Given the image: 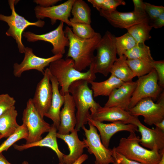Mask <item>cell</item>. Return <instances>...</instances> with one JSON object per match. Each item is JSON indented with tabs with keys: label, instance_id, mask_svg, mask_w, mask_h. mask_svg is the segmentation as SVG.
<instances>
[{
	"label": "cell",
	"instance_id": "6da1fadb",
	"mask_svg": "<svg viewBox=\"0 0 164 164\" xmlns=\"http://www.w3.org/2000/svg\"><path fill=\"white\" fill-rule=\"evenodd\" d=\"M64 32L69 41L67 58L70 57L74 62L75 68L82 72L91 63L94 56V53L101 36L96 32L92 38L81 39L73 33L68 26L66 27Z\"/></svg>",
	"mask_w": 164,
	"mask_h": 164
},
{
	"label": "cell",
	"instance_id": "7a4b0ae2",
	"mask_svg": "<svg viewBox=\"0 0 164 164\" xmlns=\"http://www.w3.org/2000/svg\"><path fill=\"white\" fill-rule=\"evenodd\" d=\"M49 66L50 73L56 78L61 87L60 92L63 96L69 92L70 85L75 81L83 80L89 83L94 81L96 78L95 74L89 69L86 72L76 70L74 62L71 58H60L52 62Z\"/></svg>",
	"mask_w": 164,
	"mask_h": 164
},
{
	"label": "cell",
	"instance_id": "3957f363",
	"mask_svg": "<svg viewBox=\"0 0 164 164\" xmlns=\"http://www.w3.org/2000/svg\"><path fill=\"white\" fill-rule=\"evenodd\" d=\"M88 82L83 80H76L70 85V94L76 108L77 123L75 129L77 131L88 123L90 109H96L101 105L94 99L93 92L88 86Z\"/></svg>",
	"mask_w": 164,
	"mask_h": 164
},
{
	"label": "cell",
	"instance_id": "277c9868",
	"mask_svg": "<svg viewBox=\"0 0 164 164\" xmlns=\"http://www.w3.org/2000/svg\"><path fill=\"white\" fill-rule=\"evenodd\" d=\"M130 133L127 138H121L118 146L113 148L115 151L128 159L142 164H158L164 149L159 151L157 147L152 150L145 149L139 145L140 137L135 132Z\"/></svg>",
	"mask_w": 164,
	"mask_h": 164
},
{
	"label": "cell",
	"instance_id": "5b68a950",
	"mask_svg": "<svg viewBox=\"0 0 164 164\" xmlns=\"http://www.w3.org/2000/svg\"><path fill=\"white\" fill-rule=\"evenodd\" d=\"M115 35L107 31L98 43L96 50L97 53L89 66L93 73H100L107 77L117 59Z\"/></svg>",
	"mask_w": 164,
	"mask_h": 164
},
{
	"label": "cell",
	"instance_id": "8992f818",
	"mask_svg": "<svg viewBox=\"0 0 164 164\" xmlns=\"http://www.w3.org/2000/svg\"><path fill=\"white\" fill-rule=\"evenodd\" d=\"M18 2L15 0H9L8 3L12 11L10 15L6 16L0 14V21L6 22L9 28L5 34L12 37L17 43L19 52L24 53L25 47L22 42V36L24 30L30 26H35L42 28L45 24L44 21L41 19L34 22H31L23 17L19 15L15 11V5Z\"/></svg>",
	"mask_w": 164,
	"mask_h": 164
},
{
	"label": "cell",
	"instance_id": "52a82bcc",
	"mask_svg": "<svg viewBox=\"0 0 164 164\" xmlns=\"http://www.w3.org/2000/svg\"><path fill=\"white\" fill-rule=\"evenodd\" d=\"M23 123L26 126L28 136L26 144H29L42 138V135L48 132L51 125L39 114L34 106L32 98L29 99L22 113Z\"/></svg>",
	"mask_w": 164,
	"mask_h": 164
},
{
	"label": "cell",
	"instance_id": "ba28073f",
	"mask_svg": "<svg viewBox=\"0 0 164 164\" xmlns=\"http://www.w3.org/2000/svg\"><path fill=\"white\" fill-rule=\"evenodd\" d=\"M158 102L155 103L151 98H146L139 101L128 112L134 116H142L147 125H152L164 120V91L159 96Z\"/></svg>",
	"mask_w": 164,
	"mask_h": 164
},
{
	"label": "cell",
	"instance_id": "9c48e42d",
	"mask_svg": "<svg viewBox=\"0 0 164 164\" xmlns=\"http://www.w3.org/2000/svg\"><path fill=\"white\" fill-rule=\"evenodd\" d=\"M158 81L157 73L154 68L148 74L139 77L136 81V86L131 99L129 109L143 99L149 97L154 100L157 99L162 90Z\"/></svg>",
	"mask_w": 164,
	"mask_h": 164
},
{
	"label": "cell",
	"instance_id": "30bf717a",
	"mask_svg": "<svg viewBox=\"0 0 164 164\" xmlns=\"http://www.w3.org/2000/svg\"><path fill=\"white\" fill-rule=\"evenodd\" d=\"M89 129L84 126L82 127L84 131L86 138L84 139L87 145V151L93 154L95 158V164H113L114 158L112 149L106 148L102 144L100 135L96 128L88 122Z\"/></svg>",
	"mask_w": 164,
	"mask_h": 164
},
{
	"label": "cell",
	"instance_id": "8fae6325",
	"mask_svg": "<svg viewBox=\"0 0 164 164\" xmlns=\"http://www.w3.org/2000/svg\"><path fill=\"white\" fill-rule=\"evenodd\" d=\"M63 22H60L55 29L45 34L38 35L27 31L23 32L22 35L29 42L42 40L50 43L53 46L51 51L54 55H63L65 53L66 47L69 45V40L63 30Z\"/></svg>",
	"mask_w": 164,
	"mask_h": 164
},
{
	"label": "cell",
	"instance_id": "7c38bea8",
	"mask_svg": "<svg viewBox=\"0 0 164 164\" xmlns=\"http://www.w3.org/2000/svg\"><path fill=\"white\" fill-rule=\"evenodd\" d=\"M24 58L20 63H15L13 64V74L15 77H20L25 71L31 70H36L43 75L44 68L49 66L53 61L62 58L63 55L57 54L45 58L37 56L32 49L29 47L25 48Z\"/></svg>",
	"mask_w": 164,
	"mask_h": 164
},
{
	"label": "cell",
	"instance_id": "4fadbf2b",
	"mask_svg": "<svg viewBox=\"0 0 164 164\" xmlns=\"http://www.w3.org/2000/svg\"><path fill=\"white\" fill-rule=\"evenodd\" d=\"M100 15L105 18L113 27L126 29L138 23L149 20L146 12L134 11L121 12L117 10L106 11L100 10Z\"/></svg>",
	"mask_w": 164,
	"mask_h": 164
},
{
	"label": "cell",
	"instance_id": "5bb4252c",
	"mask_svg": "<svg viewBox=\"0 0 164 164\" xmlns=\"http://www.w3.org/2000/svg\"><path fill=\"white\" fill-rule=\"evenodd\" d=\"M50 79L48 68L44 70L43 77L38 83L32 102L34 107L43 118L48 111L51 104L52 87Z\"/></svg>",
	"mask_w": 164,
	"mask_h": 164
},
{
	"label": "cell",
	"instance_id": "9a60e30c",
	"mask_svg": "<svg viewBox=\"0 0 164 164\" xmlns=\"http://www.w3.org/2000/svg\"><path fill=\"white\" fill-rule=\"evenodd\" d=\"M75 1L68 0L60 4L48 7L37 5L34 9L36 17L38 19L49 18L52 25L59 20L70 26L69 18L70 16L72 8Z\"/></svg>",
	"mask_w": 164,
	"mask_h": 164
},
{
	"label": "cell",
	"instance_id": "2e32d148",
	"mask_svg": "<svg viewBox=\"0 0 164 164\" xmlns=\"http://www.w3.org/2000/svg\"><path fill=\"white\" fill-rule=\"evenodd\" d=\"M90 117L96 121L114 122L121 121L133 124L138 117L131 115L128 111L117 107H105L100 106L96 109H90Z\"/></svg>",
	"mask_w": 164,
	"mask_h": 164
},
{
	"label": "cell",
	"instance_id": "e0dca14e",
	"mask_svg": "<svg viewBox=\"0 0 164 164\" xmlns=\"http://www.w3.org/2000/svg\"><path fill=\"white\" fill-rule=\"evenodd\" d=\"M88 122L95 126L100 133L101 141L107 148H109L110 142L111 137L117 132L121 131L131 132H138L137 126L135 125L125 124L121 121L105 124L96 121L90 118H87Z\"/></svg>",
	"mask_w": 164,
	"mask_h": 164
},
{
	"label": "cell",
	"instance_id": "ac0fdd59",
	"mask_svg": "<svg viewBox=\"0 0 164 164\" xmlns=\"http://www.w3.org/2000/svg\"><path fill=\"white\" fill-rule=\"evenodd\" d=\"M133 124L137 126L138 131L141 134L140 143L143 146L150 150L157 147L159 151L164 149V131L156 127L152 129L147 127L140 122L138 117Z\"/></svg>",
	"mask_w": 164,
	"mask_h": 164
},
{
	"label": "cell",
	"instance_id": "d6986e66",
	"mask_svg": "<svg viewBox=\"0 0 164 164\" xmlns=\"http://www.w3.org/2000/svg\"><path fill=\"white\" fill-rule=\"evenodd\" d=\"M136 85V81L124 82L112 91L104 107H117L128 111L131 99Z\"/></svg>",
	"mask_w": 164,
	"mask_h": 164
},
{
	"label": "cell",
	"instance_id": "ffe728a7",
	"mask_svg": "<svg viewBox=\"0 0 164 164\" xmlns=\"http://www.w3.org/2000/svg\"><path fill=\"white\" fill-rule=\"evenodd\" d=\"M64 96V106L60 111V125L57 132L63 135L71 132L75 129L77 123L76 108L72 97L69 92Z\"/></svg>",
	"mask_w": 164,
	"mask_h": 164
},
{
	"label": "cell",
	"instance_id": "44dd1931",
	"mask_svg": "<svg viewBox=\"0 0 164 164\" xmlns=\"http://www.w3.org/2000/svg\"><path fill=\"white\" fill-rule=\"evenodd\" d=\"M77 131L74 129L69 134H56L57 138L63 140L67 145L70 152L67 155H64L63 162L65 164H72L83 154L84 149L87 148L86 142L83 139L80 140L78 136Z\"/></svg>",
	"mask_w": 164,
	"mask_h": 164
},
{
	"label": "cell",
	"instance_id": "7402d4cb",
	"mask_svg": "<svg viewBox=\"0 0 164 164\" xmlns=\"http://www.w3.org/2000/svg\"><path fill=\"white\" fill-rule=\"evenodd\" d=\"M57 129L53 124L51 125V128L46 136L41 140L29 144H25L21 145L14 144V148L19 151L36 147H46L53 150L56 154L60 162H63V158L64 154L59 149L57 142L56 134Z\"/></svg>",
	"mask_w": 164,
	"mask_h": 164
},
{
	"label": "cell",
	"instance_id": "603a6c76",
	"mask_svg": "<svg viewBox=\"0 0 164 164\" xmlns=\"http://www.w3.org/2000/svg\"><path fill=\"white\" fill-rule=\"evenodd\" d=\"M50 79L52 87L53 95L49 110L44 116L51 119L58 130L60 125V115L61 107L64 104V96L60 93L59 84L56 78L50 72Z\"/></svg>",
	"mask_w": 164,
	"mask_h": 164
},
{
	"label": "cell",
	"instance_id": "cb8c5ba5",
	"mask_svg": "<svg viewBox=\"0 0 164 164\" xmlns=\"http://www.w3.org/2000/svg\"><path fill=\"white\" fill-rule=\"evenodd\" d=\"M17 115V111L13 106L0 116V134L3 138L8 137L20 126L16 121Z\"/></svg>",
	"mask_w": 164,
	"mask_h": 164
},
{
	"label": "cell",
	"instance_id": "d4e9b609",
	"mask_svg": "<svg viewBox=\"0 0 164 164\" xmlns=\"http://www.w3.org/2000/svg\"><path fill=\"white\" fill-rule=\"evenodd\" d=\"M124 83L111 75L104 81L100 82L92 81L89 83L91 85L93 96L96 97L100 96H108L114 89L119 87Z\"/></svg>",
	"mask_w": 164,
	"mask_h": 164
},
{
	"label": "cell",
	"instance_id": "484cf974",
	"mask_svg": "<svg viewBox=\"0 0 164 164\" xmlns=\"http://www.w3.org/2000/svg\"><path fill=\"white\" fill-rule=\"evenodd\" d=\"M71 13L73 17L69 19L73 23H91V9L88 5L83 0H75L72 8Z\"/></svg>",
	"mask_w": 164,
	"mask_h": 164
},
{
	"label": "cell",
	"instance_id": "4316f807",
	"mask_svg": "<svg viewBox=\"0 0 164 164\" xmlns=\"http://www.w3.org/2000/svg\"><path fill=\"white\" fill-rule=\"evenodd\" d=\"M123 55L117 58L112 65L110 73L124 82L132 81L135 77L127 63Z\"/></svg>",
	"mask_w": 164,
	"mask_h": 164
},
{
	"label": "cell",
	"instance_id": "83f0119b",
	"mask_svg": "<svg viewBox=\"0 0 164 164\" xmlns=\"http://www.w3.org/2000/svg\"><path fill=\"white\" fill-rule=\"evenodd\" d=\"M149 20L135 24L126 29L137 44L144 43L151 38L150 34L152 27L149 24Z\"/></svg>",
	"mask_w": 164,
	"mask_h": 164
},
{
	"label": "cell",
	"instance_id": "f1b7e54d",
	"mask_svg": "<svg viewBox=\"0 0 164 164\" xmlns=\"http://www.w3.org/2000/svg\"><path fill=\"white\" fill-rule=\"evenodd\" d=\"M152 62L141 59L127 60V63L133 73L135 77L138 78L148 74L153 69Z\"/></svg>",
	"mask_w": 164,
	"mask_h": 164
},
{
	"label": "cell",
	"instance_id": "f546056e",
	"mask_svg": "<svg viewBox=\"0 0 164 164\" xmlns=\"http://www.w3.org/2000/svg\"><path fill=\"white\" fill-rule=\"evenodd\" d=\"M124 55L128 59H141L150 62L154 60L151 56L149 47L145 43L137 44Z\"/></svg>",
	"mask_w": 164,
	"mask_h": 164
},
{
	"label": "cell",
	"instance_id": "4dcf8cb0",
	"mask_svg": "<svg viewBox=\"0 0 164 164\" xmlns=\"http://www.w3.org/2000/svg\"><path fill=\"white\" fill-rule=\"evenodd\" d=\"M115 44L117 54L119 57L123 55L126 52L137 44L135 39L128 32L121 36L116 37Z\"/></svg>",
	"mask_w": 164,
	"mask_h": 164
},
{
	"label": "cell",
	"instance_id": "1f68e13d",
	"mask_svg": "<svg viewBox=\"0 0 164 164\" xmlns=\"http://www.w3.org/2000/svg\"><path fill=\"white\" fill-rule=\"evenodd\" d=\"M28 136L27 128L23 123L20 125L15 132L8 137L0 145V153L7 151L12 145L19 140H26Z\"/></svg>",
	"mask_w": 164,
	"mask_h": 164
},
{
	"label": "cell",
	"instance_id": "d6a6232c",
	"mask_svg": "<svg viewBox=\"0 0 164 164\" xmlns=\"http://www.w3.org/2000/svg\"><path fill=\"white\" fill-rule=\"evenodd\" d=\"M70 26L72 27L73 33L78 37L83 39L92 38L96 34V32L90 24L73 23L70 22Z\"/></svg>",
	"mask_w": 164,
	"mask_h": 164
},
{
	"label": "cell",
	"instance_id": "836d02e7",
	"mask_svg": "<svg viewBox=\"0 0 164 164\" xmlns=\"http://www.w3.org/2000/svg\"><path fill=\"white\" fill-rule=\"evenodd\" d=\"M87 1L98 11L116 10L118 6L126 5V2L123 0H88Z\"/></svg>",
	"mask_w": 164,
	"mask_h": 164
},
{
	"label": "cell",
	"instance_id": "e575fe53",
	"mask_svg": "<svg viewBox=\"0 0 164 164\" xmlns=\"http://www.w3.org/2000/svg\"><path fill=\"white\" fill-rule=\"evenodd\" d=\"M144 3L145 12L149 19L152 21L164 12V7L162 6H156L149 3Z\"/></svg>",
	"mask_w": 164,
	"mask_h": 164
},
{
	"label": "cell",
	"instance_id": "d590c367",
	"mask_svg": "<svg viewBox=\"0 0 164 164\" xmlns=\"http://www.w3.org/2000/svg\"><path fill=\"white\" fill-rule=\"evenodd\" d=\"M16 101L7 94H0V116L12 106Z\"/></svg>",
	"mask_w": 164,
	"mask_h": 164
},
{
	"label": "cell",
	"instance_id": "8d00e7d4",
	"mask_svg": "<svg viewBox=\"0 0 164 164\" xmlns=\"http://www.w3.org/2000/svg\"><path fill=\"white\" fill-rule=\"evenodd\" d=\"M153 68L156 72L158 78V84L163 89L164 87V60L155 61L152 63Z\"/></svg>",
	"mask_w": 164,
	"mask_h": 164
},
{
	"label": "cell",
	"instance_id": "74e56055",
	"mask_svg": "<svg viewBox=\"0 0 164 164\" xmlns=\"http://www.w3.org/2000/svg\"><path fill=\"white\" fill-rule=\"evenodd\" d=\"M112 149L113 151V154L117 161L121 164H142L138 162L128 159L122 155L116 152L114 148Z\"/></svg>",
	"mask_w": 164,
	"mask_h": 164
},
{
	"label": "cell",
	"instance_id": "f35d334b",
	"mask_svg": "<svg viewBox=\"0 0 164 164\" xmlns=\"http://www.w3.org/2000/svg\"><path fill=\"white\" fill-rule=\"evenodd\" d=\"M61 1L60 0H35L33 2L39 6L44 7H48L53 6L57 2Z\"/></svg>",
	"mask_w": 164,
	"mask_h": 164
},
{
	"label": "cell",
	"instance_id": "ab89813d",
	"mask_svg": "<svg viewBox=\"0 0 164 164\" xmlns=\"http://www.w3.org/2000/svg\"><path fill=\"white\" fill-rule=\"evenodd\" d=\"M153 22L150 25L152 28L155 29L160 28L164 26V12L153 21Z\"/></svg>",
	"mask_w": 164,
	"mask_h": 164
},
{
	"label": "cell",
	"instance_id": "60d3db41",
	"mask_svg": "<svg viewBox=\"0 0 164 164\" xmlns=\"http://www.w3.org/2000/svg\"><path fill=\"white\" fill-rule=\"evenodd\" d=\"M134 10L135 12H146L145 11V3L142 0H133Z\"/></svg>",
	"mask_w": 164,
	"mask_h": 164
},
{
	"label": "cell",
	"instance_id": "b9f144b4",
	"mask_svg": "<svg viewBox=\"0 0 164 164\" xmlns=\"http://www.w3.org/2000/svg\"><path fill=\"white\" fill-rule=\"evenodd\" d=\"M88 155L85 154H83L75 162L72 164H82L87 159ZM58 164H65L64 163L60 162Z\"/></svg>",
	"mask_w": 164,
	"mask_h": 164
},
{
	"label": "cell",
	"instance_id": "7bdbcfd3",
	"mask_svg": "<svg viewBox=\"0 0 164 164\" xmlns=\"http://www.w3.org/2000/svg\"><path fill=\"white\" fill-rule=\"evenodd\" d=\"M0 164H12L9 162L3 155L2 153H0Z\"/></svg>",
	"mask_w": 164,
	"mask_h": 164
},
{
	"label": "cell",
	"instance_id": "ee69618b",
	"mask_svg": "<svg viewBox=\"0 0 164 164\" xmlns=\"http://www.w3.org/2000/svg\"><path fill=\"white\" fill-rule=\"evenodd\" d=\"M154 125L156 127L158 128L162 131L164 132V120L161 122L155 123Z\"/></svg>",
	"mask_w": 164,
	"mask_h": 164
},
{
	"label": "cell",
	"instance_id": "f6af8a7d",
	"mask_svg": "<svg viewBox=\"0 0 164 164\" xmlns=\"http://www.w3.org/2000/svg\"><path fill=\"white\" fill-rule=\"evenodd\" d=\"M158 164H164V150L162 151L161 159Z\"/></svg>",
	"mask_w": 164,
	"mask_h": 164
},
{
	"label": "cell",
	"instance_id": "bcb514c9",
	"mask_svg": "<svg viewBox=\"0 0 164 164\" xmlns=\"http://www.w3.org/2000/svg\"><path fill=\"white\" fill-rule=\"evenodd\" d=\"M113 156L114 158V162L113 164H121L120 163H119L118 162L115 156L113 154Z\"/></svg>",
	"mask_w": 164,
	"mask_h": 164
},
{
	"label": "cell",
	"instance_id": "7dc6e473",
	"mask_svg": "<svg viewBox=\"0 0 164 164\" xmlns=\"http://www.w3.org/2000/svg\"><path fill=\"white\" fill-rule=\"evenodd\" d=\"M22 164H29V163L27 161H24L22 162Z\"/></svg>",
	"mask_w": 164,
	"mask_h": 164
},
{
	"label": "cell",
	"instance_id": "c3c4849f",
	"mask_svg": "<svg viewBox=\"0 0 164 164\" xmlns=\"http://www.w3.org/2000/svg\"><path fill=\"white\" fill-rule=\"evenodd\" d=\"M3 138V136L2 135L0 134V140L2 138Z\"/></svg>",
	"mask_w": 164,
	"mask_h": 164
}]
</instances>
